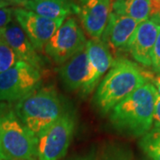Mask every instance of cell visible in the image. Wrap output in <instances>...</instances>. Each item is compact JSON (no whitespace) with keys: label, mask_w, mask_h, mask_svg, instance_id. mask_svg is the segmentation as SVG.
I'll return each mask as SVG.
<instances>
[{"label":"cell","mask_w":160,"mask_h":160,"mask_svg":"<svg viewBox=\"0 0 160 160\" xmlns=\"http://www.w3.org/2000/svg\"><path fill=\"white\" fill-rule=\"evenodd\" d=\"M157 90L147 82L116 105L109 112V122L122 133L142 136L153 125Z\"/></svg>","instance_id":"6da1fadb"},{"label":"cell","mask_w":160,"mask_h":160,"mask_svg":"<svg viewBox=\"0 0 160 160\" xmlns=\"http://www.w3.org/2000/svg\"><path fill=\"white\" fill-rule=\"evenodd\" d=\"M147 83L141 69L126 59L115 60L111 68L98 85L94 103L98 110L105 115L120 102Z\"/></svg>","instance_id":"7a4b0ae2"},{"label":"cell","mask_w":160,"mask_h":160,"mask_svg":"<svg viewBox=\"0 0 160 160\" xmlns=\"http://www.w3.org/2000/svg\"><path fill=\"white\" fill-rule=\"evenodd\" d=\"M66 110L52 86L38 87L16 102L13 108L18 118L35 136L59 119Z\"/></svg>","instance_id":"3957f363"},{"label":"cell","mask_w":160,"mask_h":160,"mask_svg":"<svg viewBox=\"0 0 160 160\" xmlns=\"http://www.w3.org/2000/svg\"><path fill=\"white\" fill-rule=\"evenodd\" d=\"M0 150L4 160H37V137L13 109L0 106Z\"/></svg>","instance_id":"277c9868"},{"label":"cell","mask_w":160,"mask_h":160,"mask_svg":"<svg viewBox=\"0 0 160 160\" xmlns=\"http://www.w3.org/2000/svg\"><path fill=\"white\" fill-rule=\"evenodd\" d=\"M76 127L75 115L68 109L37 137L38 160H60L67 153Z\"/></svg>","instance_id":"5b68a950"},{"label":"cell","mask_w":160,"mask_h":160,"mask_svg":"<svg viewBox=\"0 0 160 160\" xmlns=\"http://www.w3.org/2000/svg\"><path fill=\"white\" fill-rule=\"evenodd\" d=\"M42 82L38 69L19 61L0 74V102H18L39 87Z\"/></svg>","instance_id":"8992f818"},{"label":"cell","mask_w":160,"mask_h":160,"mask_svg":"<svg viewBox=\"0 0 160 160\" xmlns=\"http://www.w3.org/2000/svg\"><path fill=\"white\" fill-rule=\"evenodd\" d=\"M87 40L74 17L64 20L44 49V52L53 62L62 65L84 48Z\"/></svg>","instance_id":"52a82bcc"},{"label":"cell","mask_w":160,"mask_h":160,"mask_svg":"<svg viewBox=\"0 0 160 160\" xmlns=\"http://www.w3.org/2000/svg\"><path fill=\"white\" fill-rule=\"evenodd\" d=\"M13 17L35 49L40 52H44L46 45L65 20L48 19L21 7L13 9Z\"/></svg>","instance_id":"ba28073f"},{"label":"cell","mask_w":160,"mask_h":160,"mask_svg":"<svg viewBox=\"0 0 160 160\" xmlns=\"http://www.w3.org/2000/svg\"><path fill=\"white\" fill-rule=\"evenodd\" d=\"M86 48L88 67L85 84L80 91L83 96L89 95L94 90L102 76L109 71L115 61L109 47L101 38L88 40Z\"/></svg>","instance_id":"9c48e42d"},{"label":"cell","mask_w":160,"mask_h":160,"mask_svg":"<svg viewBox=\"0 0 160 160\" xmlns=\"http://www.w3.org/2000/svg\"><path fill=\"white\" fill-rule=\"evenodd\" d=\"M112 0H80L78 14L86 33L92 39L101 38L111 12Z\"/></svg>","instance_id":"30bf717a"},{"label":"cell","mask_w":160,"mask_h":160,"mask_svg":"<svg viewBox=\"0 0 160 160\" xmlns=\"http://www.w3.org/2000/svg\"><path fill=\"white\" fill-rule=\"evenodd\" d=\"M159 31V24L150 19L140 22L128 43L126 52H129L138 63L151 66V53Z\"/></svg>","instance_id":"8fae6325"},{"label":"cell","mask_w":160,"mask_h":160,"mask_svg":"<svg viewBox=\"0 0 160 160\" xmlns=\"http://www.w3.org/2000/svg\"><path fill=\"white\" fill-rule=\"evenodd\" d=\"M1 36L3 40L15 52L19 61L28 63L40 71L44 66V60L14 19L1 29Z\"/></svg>","instance_id":"7c38bea8"},{"label":"cell","mask_w":160,"mask_h":160,"mask_svg":"<svg viewBox=\"0 0 160 160\" xmlns=\"http://www.w3.org/2000/svg\"><path fill=\"white\" fill-rule=\"evenodd\" d=\"M139 22L125 15H119L113 12H110L106 28L101 39L107 45L109 49L115 52L126 51Z\"/></svg>","instance_id":"4fadbf2b"},{"label":"cell","mask_w":160,"mask_h":160,"mask_svg":"<svg viewBox=\"0 0 160 160\" xmlns=\"http://www.w3.org/2000/svg\"><path fill=\"white\" fill-rule=\"evenodd\" d=\"M88 57L86 46L63 63L59 69L63 86L69 91H81L87 76Z\"/></svg>","instance_id":"5bb4252c"},{"label":"cell","mask_w":160,"mask_h":160,"mask_svg":"<svg viewBox=\"0 0 160 160\" xmlns=\"http://www.w3.org/2000/svg\"><path fill=\"white\" fill-rule=\"evenodd\" d=\"M18 6L52 20L66 19L72 12L78 13V6L69 0H23Z\"/></svg>","instance_id":"9a60e30c"},{"label":"cell","mask_w":160,"mask_h":160,"mask_svg":"<svg viewBox=\"0 0 160 160\" xmlns=\"http://www.w3.org/2000/svg\"><path fill=\"white\" fill-rule=\"evenodd\" d=\"M149 0H121L112 3L111 12L132 18L139 22L149 17Z\"/></svg>","instance_id":"2e32d148"},{"label":"cell","mask_w":160,"mask_h":160,"mask_svg":"<svg viewBox=\"0 0 160 160\" xmlns=\"http://www.w3.org/2000/svg\"><path fill=\"white\" fill-rule=\"evenodd\" d=\"M139 145L151 160H160V129H150L142 136Z\"/></svg>","instance_id":"e0dca14e"},{"label":"cell","mask_w":160,"mask_h":160,"mask_svg":"<svg viewBox=\"0 0 160 160\" xmlns=\"http://www.w3.org/2000/svg\"><path fill=\"white\" fill-rule=\"evenodd\" d=\"M19 62L17 55L4 40H0V74Z\"/></svg>","instance_id":"ac0fdd59"},{"label":"cell","mask_w":160,"mask_h":160,"mask_svg":"<svg viewBox=\"0 0 160 160\" xmlns=\"http://www.w3.org/2000/svg\"><path fill=\"white\" fill-rule=\"evenodd\" d=\"M98 160H127L125 153L119 149L109 146L102 152Z\"/></svg>","instance_id":"d6986e66"},{"label":"cell","mask_w":160,"mask_h":160,"mask_svg":"<svg viewBox=\"0 0 160 160\" xmlns=\"http://www.w3.org/2000/svg\"><path fill=\"white\" fill-rule=\"evenodd\" d=\"M151 66L155 72H157L160 76V31L158 35L151 53Z\"/></svg>","instance_id":"ffe728a7"},{"label":"cell","mask_w":160,"mask_h":160,"mask_svg":"<svg viewBox=\"0 0 160 160\" xmlns=\"http://www.w3.org/2000/svg\"><path fill=\"white\" fill-rule=\"evenodd\" d=\"M14 19L13 9L10 7H0V29H4Z\"/></svg>","instance_id":"44dd1931"},{"label":"cell","mask_w":160,"mask_h":160,"mask_svg":"<svg viewBox=\"0 0 160 160\" xmlns=\"http://www.w3.org/2000/svg\"><path fill=\"white\" fill-rule=\"evenodd\" d=\"M150 20L160 25V0H149Z\"/></svg>","instance_id":"7402d4cb"},{"label":"cell","mask_w":160,"mask_h":160,"mask_svg":"<svg viewBox=\"0 0 160 160\" xmlns=\"http://www.w3.org/2000/svg\"><path fill=\"white\" fill-rule=\"evenodd\" d=\"M153 123L154 128L160 129V95L158 93L156 94V102H155L154 113H153Z\"/></svg>","instance_id":"603a6c76"},{"label":"cell","mask_w":160,"mask_h":160,"mask_svg":"<svg viewBox=\"0 0 160 160\" xmlns=\"http://www.w3.org/2000/svg\"><path fill=\"white\" fill-rule=\"evenodd\" d=\"M70 160H96V157L93 152L88 153L86 155H83V156H79V157H76Z\"/></svg>","instance_id":"cb8c5ba5"},{"label":"cell","mask_w":160,"mask_h":160,"mask_svg":"<svg viewBox=\"0 0 160 160\" xmlns=\"http://www.w3.org/2000/svg\"><path fill=\"white\" fill-rule=\"evenodd\" d=\"M153 86H155L156 90L158 92V93L160 95V76L158 77H156L153 78Z\"/></svg>","instance_id":"d4e9b609"},{"label":"cell","mask_w":160,"mask_h":160,"mask_svg":"<svg viewBox=\"0 0 160 160\" xmlns=\"http://www.w3.org/2000/svg\"><path fill=\"white\" fill-rule=\"evenodd\" d=\"M10 5H12V3L7 0H0V7H7Z\"/></svg>","instance_id":"484cf974"},{"label":"cell","mask_w":160,"mask_h":160,"mask_svg":"<svg viewBox=\"0 0 160 160\" xmlns=\"http://www.w3.org/2000/svg\"><path fill=\"white\" fill-rule=\"evenodd\" d=\"M7 1H9L12 4H16V5H18L20 2H22L23 0H7Z\"/></svg>","instance_id":"4316f807"},{"label":"cell","mask_w":160,"mask_h":160,"mask_svg":"<svg viewBox=\"0 0 160 160\" xmlns=\"http://www.w3.org/2000/svg\"><path fill=\"white\" fill-rule=\"evenodd\" d=\"M0 159L4 160V159H3V157H2V153H1V150H0Z\"/></svg>","instance_id":"83f0119b"},{"label":"cell","mask_w":160,"mask_h":160,"mask_svg":"<svg viewBox=\"0 0 160 160\" xmlns=\"http://www.w3.org/2000/svg\"><path fill=\"white\" fill-rule=\"evenodd\" d=\"M3 38H2V36H1V29H0V40H2Z\"/></svg>","instance_id":"f1b7e54d"},{"label":"cell","mask_w":160,"mask_h":160,"mask_svg":"<svg viewBox=\"0 0 160 160\" xmlns=\"http://www.w3.org/2000/svg\"><path fill=\"white\" fill-rule=\"evenodd\" d=\"M115 1H121V0H112V2H115Z\"/></svg>","instance_id":"f546056e"},{"label":"cell","mask_w":160,"mask_h":160,"mask_svg":"<svg viewBox=\"0 0 160 160\" xmlns=\"http://www.w3.org/2000/svg\"><path fill=\"white\" fill-rule=\"evenodd\" d=\"M0 160H2V159H0Z\"/></svg>","instance_id":"4dcf8cb0"}]
</instances>
